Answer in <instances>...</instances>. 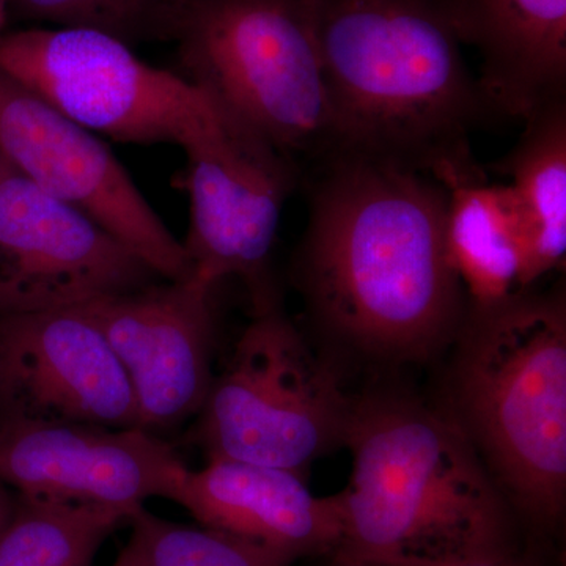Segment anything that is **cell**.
<instances>
[{
	"label": "cell",
	"mask_w": 566,
	"mask_h": 566,
	"mask_svg": "<svg viewBox=\"0 0 566 566\" xmlns=\"http://www.w3.org/2000/svg\"><path fill=\"white\" fill-rule=\"evenodd\" d=\"M337 558L463 556L501 546V495L455 420L403 398L353 405Z\"/></svg>",
	"instance_id": "3"
},
{
	"label": "cell",
	"mask_w": 566,
	"mask_h": 566,
	"mask_svg": "<svg viewBox=\"0 0 566 566\" xmlns=\"http://www.w3.org/2000/svg\"><path fill=\"white\" fill-rule=\"evenodd\" d=\"M455 340L458 427L521 509L556 520L566 493L564 293L468 304Z\"/></svg>",
	"instance_id": "4"
},
{
	"label": "cell",
	"mask_w": 566,
	"mask_h": 566,
	"mask_svg": "<svg viewBox=\"0 0 566 566\" xmlns=\"http://www.w3.org/2000/svg\"><path fill=\"white\" fill-rule=\"evenodd\" d=\"M214 289L191 275L82 305L128 376L142 430L177 427L202 409L214 379Z\"/></svg>",
	"instance_id": "12"
},
{
	"label": "cell",
	"mask_w": 566,
	"mask_h": 566,
	"mask_svg": "<svg viewBox=\"0 0 566 566\" xmlns=\"http://www.w3.org/2000/svg\"><path fill=\"white\" fill-rule=\"evenodd\" d=\"M132 538L122 551L133 566H290L259 545L207 526L172 523L145 506L128 520Z\"/></svg>",
	"instance_id": "19"
},
{
	"label": "cell",
	"mask_w": 566,
	"mask_h": 566,
	"mask_svg": "<svg viewBox=\"0 0 566 566\" xmlns=\"http://www.w3.org/2000/svg\"><path fill=\"white\" fill-rule=\"evenodd\" d=\"M200 526L248 539L285 560L329 553L340 546L337 495L316 497L303 475L286 469L208 460L188 469L172 499Z\"/></svg>",
	"instance_id": "14"
},
{
	"label": "cell",
	"mask_w": 566,
	"mask_h": 566,
	"mask_svg": "<svg viewBox=\"0 0 566 566\" xmlns=\"http://www.w3.org/2000/svg\"><path fill=\"white\" fill-rule=\"evenodd\" d=\"M446 243L468 304L497 303L526 289L527 238L509 185L485 172L446 186Z\"/></svg>",
	"instance_id": "16"
},
{
	"label": "cell",
	"mask_w": 566,
	"mask_h": 566,
	"mask_svg": "<svg viewBox=\"0 0 566 566\" xmlns=\"http://www.w3.org/2000/svg\"><path fill=\"white\" fill-rule=\"evenodd\" d=\"M182 150L191 205L182 248L192 275L212 285L240 277L253 307L277 300L270 259L300 166L219 106Z\"/></svg>",
	"instance_id": "8"
},
{
	"label": "cell",
	"mask_w": 566,
	"mask_h": 566,
	"mask_svg": "<svg viewBox=\"0 0 566 566\" xmlns=\"http://www.w3.org/2000/svg\"><path fill=\"white\" fill-rule=\"evenodd\" d=\"M337 566H517L502 547L463 556L422 557H359L337 558Z\"/></svg>",
	"instance_id": "21"
},
{
	"label": "cell",
	"mask_w": 566,
	"mask_h": 566,
	"mask_svg": "<svg viewBox=\"0 0 566 566\" xmlns=\"http://www.w3.org/2000/svg\"><path fill=\"white\" fill-rule=\"evenodd\" d=\"M307 200L294 282L319 329L392 360L455 340L468 296L447 252L444 186L337 153L315 164Z\"/></svg>",
	"instance_id": "1"
},
{
	"label": "cell",
	"mask_w": 566,
	"mask_h": 566,
	"mask_svg": "<svg viewBox=\"0 0 566 566\" xmlns=\"http://www.w3.org/2000/svg\"><path fill=\"white\" fill-rule=\"evenodd\" d=\"M338 153L447 186L485 172L471 137L493 120L439 0H308Z\"/></svg>",
	"instance_id": "2"
},
{
	"label": "cell",
	"mask_w": 566,
	"mask_h": 566,
	"mask_svg": "<svg viewBox=\"0 0 566 566\" xmlns=\"http://www.w3.org/2000/svg\"><path fill=\"white\" fill-rule=\"evenodd\" d=\"M189 0H10V10L43 28L88 29L123 43L175 40Z\"/></svg>",
	"instance_id": "20"
},
{
	"label": "cell",
	"mask_w": 566,
	"mask_h": 566,
	"mask_svg": "<svg viewBox=\"0 0 566 566\" xmlns=\"http://www.w3.org/2000/svg\"><path fill=\"white\" fill-rule=\"evenodd\" d=\"M0 71L88 132L126 144L186 147L218 112L185 76L88 29L3 32Z\"/></svg>",
	"instance_id": "7"
},
{
	"label": "cell",
	"mask_w": 566,
	"mask_h": 566,
	"mask_svg": "<svg viewBox=\"0 0 566 566\" xmlns=\"http://www.w3.org/2000/svg\"><path fill=\"white\" fill-rule=\"evenodd\" d=\"M114 566H133V565L129 564L128 560H126V557L123 556V554H120V556H118V558H117V562H115Z\"/></svg>",
	"instance_id": "24"
},
{
	"label": "cell",
	"mask_w": 566,
	"mask_h": 566,
	"mask_svg": "<svg viewBox=\"0 0 566 566\" xmlns=\"http://www.w3.org/2000/svg\"><path fill=\"white\" fill-rule=\"evenodd\" d=\"M495 172L510 178L527 238L526 286L564 266L566 255V99L524 120Z\"/></svg>",
	"instance_id": "17"
},
{
	"label": "cell",
	"mask_w": 566,
	"mask_h": 566,
	"mask_svg": "<svg viewBox=\"0 0 566 566\" xmlns=\"http://www.w3.org/2000/svg\"><path fill=\"white\" fill-rule=\"evenodd\" d=\"M18 495L0 483V534L3 528L10 523L11 516H13L14 509H17Z\"/></svg>",
	"instance_id": "22"
},
{
	"label": "cell",
	"mask_w": 566,
	"mask_h": 566,
	"mask_svg": "<svg viewBox=\"0 0 566 566\" xmlns=\"http://www.w3.org/2000/svg\"><path fill=\"white\" fill-rule=\"evenodd\" d=\"M10 11V0H0V35L3 33V25H6L7 14Z\"/></svg>",
	"instance_id": "23"
},
{
	"label": "cell",
	"mask_w": 566,
	"mask_h": 566,
	"mask_svg": "<svg viewBox=\"0 0 566 566\" xmlns=\"http://www.w3.org/2000/svg\"><path fill=\"white\" fill-rule=\"evenodd\" d=\"M178 41L185 77L297 163L337 155L308 0H189Z\"/></svg>",
	"instance_id": "5"
},
{
	"label": "cell",
	"mask_w": 566,
	"mask_h": 566,
	"mask_svg": "<svg viewBox=\"0 0 566 566\" xmlns=\"http://www.w3.org/2000/svg\"><path fill=\"white\" fill-rule=\"evenodd\" d=\"M158 281L99 223L0 159V316L80 307Z\"/></svg>",
	"instance_id": "10"
},
{
	"label": "cell",
	"mask_w": 566,
	"mask_h": 566,
	"mask_svg": "<svg viewBox=\"0 0 566 566\" xmlns=\"http://www.w3.org/2000/svg\"><path fill=\"white\" fill-rule=\"evenodd\" d=\"M0 420L139 428L128 376L82 305L0 316Z\"/></svg>",
	"instance_id": "13"
},
{
	"label": "cell",
	"mask_w": 566,
	"mask_h": 566,
	"mask_svg": "<svg viewBox=\"0 0 566 566\" xmlns=\"http://www.w3.org/2000/svg\"><path fill=\"white\" fill-rule=\"evenodd\" d=\"M461 44L479 51L494 117L527 120L566 99V0H439Z\"/></svg>",
	"instance_id": "15"
},
{
	"label": "cell",
	"mask_w": 566,
	"mask_h": 566,
	"mask_svg": "<svg viewBox=\"0 0 566 566\" xmlns=\"http://www.w3.org/2000/svg\"><path fill=\"white\" fill-rule=\"evenodd\" d=\"M0 159L99 223L166 281L191 277L181 241L109 147L2 71Z\"/></svg>",
	"instance_id": "9"
},
{
	"label": "cell",
	"mask_w": 566,
	"mask_h": 566,
	"mask_svg": "<svg viewBox=\"0 0 566 566\" xmlns=\"http://www.w3.org/2000/svg\"><path fill=\"white\" fill-rule=\"evenodd\" d=\"M188 469L169 442L142 428L0 420V483L24 497L132 516L148 499L172 501Z\"/></svg>",
	"instance_id": "11"
},
{
	"label": "cell",
	"mask_w": 566,
	"mask_h": 566,
	"mask_svg": "<svg viewBox=\"0 0 566 566\" xmlns=\"http://www.w3.org/2000/svg\"><path fill=\"white\" fill-rule=\"evenodd\" d=\"M353 405L274 300L253 307L229 364L212 379L193 441L208 460L304 476L315 460L345 446Z\"/></svg>",
	"instance_id": "6"
},
{
	"label": "cell",
	"mask_w": 566,
	"mask_h": 566,
	"mask_svg": "<svg viewBox=\"0 0 566 566\" xmlns=\"http://www.w3.org/2000/svg\"><path fill=\"white\" fill-rule=\"evenodd\" d=\"M128 520L106 506L18 495L0 534V566H91L103 543Z\"/></svg>",
	"instance_id": "18"
}]
</instances>
